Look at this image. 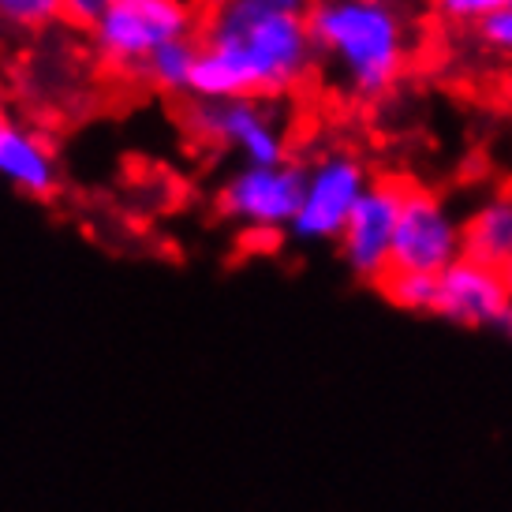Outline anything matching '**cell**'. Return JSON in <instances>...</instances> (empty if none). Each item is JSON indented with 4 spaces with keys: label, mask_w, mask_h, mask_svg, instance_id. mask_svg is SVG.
<instances>
[{
    "label": "cell",
    "mask_w": 512,
    "mask_h": 512,
    "mask_svg": "<svg viewBox=\"0 0 512 512\" xmlns=\"http://www.w3.org/2000/svg\"><path fill=\"white\" fill-rule=\"evenodd\" d=\"M314 60L307 12L277 0H217L202 27L191 98H285L303 86Z\"/></svg>",
    "instance_id": "cell-1"
},
{
    "label": "cell",
    "mask_w": 512,
    "mask_h": 512,
    "mask_svg": "<svg viewBox=\"0 0 512 512\" xmlns=\"http://www.w3.org/2000/svg\"><path fill=\"white\" fill-rule=\"evenodd\" d=\"M307 27L318 60L352 101L393 94L412 64V23L397 0H314Z\"/></svg>",
    "instance_id": "cell-2"
},
{
    "label": "cell",
    "mask_w": 512,
    "mask_h": 512,
    "mask_svg": "<svg viewBox=\"0 0 512 512\" xmlns=\"http://www.w3.org/2000/svg\"><path fill=\"white\" fill-rule=\"evenodd\" d=\"M370 184L374 176L356 150H322L311 165H303V199L288 236L299 243H337Z\"/></svg>",
    "instance_id": "cell-3"
},
{
    "label": "cell",
    "mask_w": 512,
    "mask_h": 512,
    "mask_svg": "<svg viewBox=\"0 0 512 512\" xmlns=\"http://www.w3.org/2000/svg\"><path fill=\"white\" fill-rule=\"evenodd\" d=\"M187 128L195 139L236 154L243 165H285L288 120L266 98H221L195 101L187 109Z\"/></svg>",
    "instance_id": "cell-4"
},
{
    "label": "cell",
    "mask_w": 512,
    "mask_h": 512,
    "mask_svg": "<svg viewBox=\"0 0 512 512\" xmlns=\"http://www.w3.org/2000/svg\"><path fill=\"white\" fill-rule=\"evenodd\" d=\"M195 30L187 0H113L90 27V42L113 68L139 72L161 45L184 42Z\"/></svg>",
    "instance_id": "cell-5"
},
{
    "label": "cell",
    "mask_w": 512,
    "mask_h": 512,
    "mask_svg": "<svg viewBox=\"0 0 512 512\" xmlns=\"http://www.w3.org/2000/svg\"><path fill=\"white\" fill-rule=\"evenodd\" d=\"M456 258H464V214H456L453 202L438 191L408 184L393 243V270L438 277Z\"/></svg>",
    "instance_id": "cell-6"
},
{
    "label": "cell",
    "mask_w": 512,
    "mask_h": 512,
    "mask_svg": "<svg viewBox=\"0 0 512 512\" xmlns=\"http://www.w3.org/2000/svg\"><path fill=\"white\" fill-rule=\"evenodd\" d=\"M303 199V165H240L217 191V210L251 236H281Z\"/></svg>",
    "instance_id": "cell-7"
},
{
    "label": "cell",
    "mask_w": 512,
    "mask_h": 512,
    "mask_svg": "<svg viewBox=\"0 0 512 512\" xmlns=\"http://www.w3.org/2000/svg\"><path fill=\"white\" fill-rule=\"evenodd\" d=\"M404 191L408 184H400V180H374L337 240L348 273L367 285H382L393 273V243H397Z\"/></svg>",
    "instance_id": "cell-8"
},
{
    "label": "cell",
    "mask_w": 512,
    "mask_h": 512,
    "mask_svg": "<svg viewBox=\"0 0 512 512\" xmlns=\"http://www.w3.org/2000/svg\"><path fill=\"white\" fill-rule=\"evenodd\" d=\"M434 318H445L464 329H494L512 337V303L498 266L475 258H456L445 273L434 277Z\"/></svg>",
    "instance_id": "cell-9"
},
{
    "label": "cell",
    "mask_w": 512,
    "mask_h": 512,
    "mask_svg": "<svg viewBox=\"0 0 512 512\" xmlns=\"http://www.w3.org/2000/svg\"><path fill=\"white\" fill-rule=\"evenodd\" d=\"M0 180L27 199H49L60 184V165L42 131L12 124L0 139Z\"/></svg>",
    "instance_id": "cell-10"
},
{
    "label": "cell",
    "mask_w": 512,
    "mask_h": 512,
    "mask_svg": "<svg viewBox=\"0 0 512 512\" xmlns=\"http://www.w3.org/2000/svg\"><path fill=\"white\" fill-rule=\"evenodd\" d=\"M464 255L486 266L512 258V187H494L464 214Z\"/></svg>",
    "instance_id": "cell-11"
},
{
    "label": "cell",
    "mask_w": 512,
    "mask_h": 512,
    "mask_svg": "<svg viewBox=\"0 0 512 512\" xmlns=\"http://www.w3.org/2000/svg\"><path fill=\"white\" fill-rule=\"evenodd\" d=\"M195 64H199V45L191 42V38H184V42L161 45L154 57L139 68V75H143L150 86L165 90V94H191Z\"/></svg>",
    "instance_id": "cell-12"
},
{
    "label": "cell",
    "mask_w": 512,
    "mask_h": 512,
    "mask_svg": "<svg viewBox=\"0 0 512 512\" xmlns=\"http://www.w3.org/2000/svg\"><path fill=\"white\" fill-rule=\"evenodd\" d=\"M385 299L400 307V311L412 314H430L434 307V277H423V273H389L382 281Z\"/></svg>",
    "instance_id": "cell-13"
},
{
    "label": "cell",
    "mask_w": 512,
    "mask_h": 512,
    "mask_svg": "<svg viewBox=\"0 0 512 512\" xmlns=\"http://www.w3.org/2000/svg\"><path fill=\"white\" fill-rule=\"evenodd\" d=\"M434 12L456 27H483L486 19L512 12V0H434Z\"/></svg>",
    "instance_id": "cell-14"
},
{
    "label": "cell",
    "mask_w": 512,
    "mask_h": 512,
    "mask_svg": "<svg viewBox=\"0 0 512 512\" xmlns=\"http://www.w3.org/2000/svg\"><path fill=\"white\" fill-rule=\"evenodd\" d=\"M0 19L27 30L49 27L60 19V0H0Z\"/></svg>",
    "instance_id": "cell-15"
},
{
    "label": "cell",
    "mask_w": 512,
    "mask_h": 512,
    "mask_svg": "<svg viewBox=\"0 0 512 512\" xmlns=\"http://www.w3.org/2000/svg\"><path fill=\"white\" fill-rule=\"evenodd\" d=\"M479 42L486 53H494L501 60H512V12H501L494 19H486L479 27Z\"/></svg>",
    "instance_id": "cell-16"
},
{
    "label": "cell",
    "mask_w": 512,
    "mask_h": 512,
    "mask_svg": "<svg viewBox=\"0 0 512 512\" xmlns=\"http://www.w3.org/2000/svg\"><path fill=\"white\" fill-rule=\"evenodd\" d=\"M113 0H60V19H72L79 27H94L101 15L109 12Z\"/></svg>",
    "instance_id": "cell-17"
},
{
    "label": "cell",
    "mask_w": 512,
    "mask_h": 512,
    "mask_svg": "<svg viewBox=\"0 0 512 512\" xmlns=\"http://www.w3.org/2000/svg\"><path fill=\"white\" fill-rule=\"evenodd\" d=\"M277 4H281V8H292V12H307L314 0H277Z\"/></svg>",
    "instance_id": "cell-18"
},
{
    "label": "cell",
    "mask_w": 512,
    "mask_h": 512,
    "mask_svg": "<svg viewBox=\"0 0 512 512\" xmlns=\"http://www.w3.org/2000/svg\"><path fill=\"white\" fill-rule=\"evenodd\" d=\"M501 281H505V292H509V303H512V258L501 266Z\"/></svg>",
    "instance_id": "cell-19"
},
{
    "label": "cell",
    "mask_w": 512,
    "mask_h": 512,
    "mask_svg": "<svg viewBox=\"0 0 512 512\" xmlns=\"http://www.w3.org/2000/svg\"><path fill=\"white\" fill-rule=\"evenodd\" d=\"M12 128V116H8V109H4V101H0V139H4V131Z\"/></svg>",
    "instance_id": "cell-20"
}]
</instances>
